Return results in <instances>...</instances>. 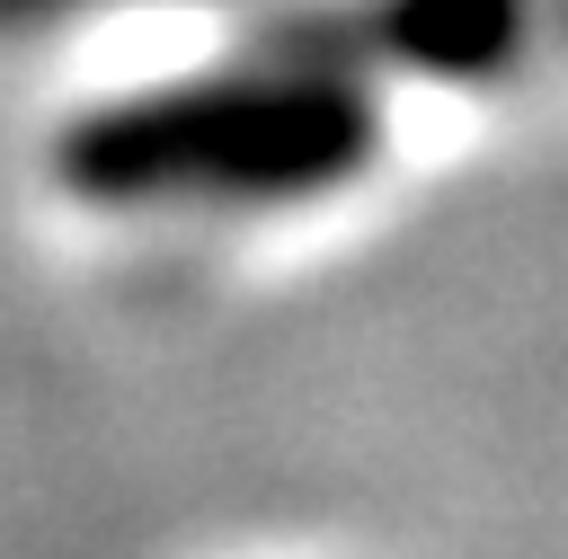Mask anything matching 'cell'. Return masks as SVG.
Returning <instances> with one entry per match:
<instances>
[{
  "instance_id": "cell-3",
  "label": "cell",
  "mask_w": 568,
  "mask_h": 559,
  "mask_svg": "<svg viewBox=\"0 0 568 559\" xmlns=\"http://www.w3.org/2000/svg\"><path fill=\"white\" fill-rule=\"evenodd\" d=\"M71 9H89V0H0V27H53Z\"/></svg>"
},
{
  "instance_id": "cell-2",
  "label": "cell",
  "mask_w": 568,
  "mask_h": 559,
  "mask_svg": "<svg viewBox=\"0 0 568 559\" xmlns=\"http://www.w3.org/2000/svg\"><path fill=\"white\" fill-rule=\"evenodd\" d=\"M266 44L320 53L346 71H399L435 89H488L532 44V0H328L302 18H275Z\"/></svg>"
},
{
  "instance_id": "cell-1",
  "label": "cell",
  "mask_w": 568,
  "mask_h": 559,
  "mask_svg": "<svg viewBox=\"0 0 568 559\" xmlns=\"http://www.w3.org/2000/svg\"><path fill=\"white\" fill-rule=\"evenodd\" d=\"M53 177L98 213H284L382 160V98L320 53H248L53 124Z\"/></svg>"
},
{
  "instance_id": "cell-4",
  "label": "cell",
  "mask_w": 568,
  "mask_h": 559,
  "mask_svg": "<svg viewBox=\"0 0 568 559\" xmlns=\"http://www.w3.org/2000/svg\"><path fill=\"white\" fill-rule=\"evenodd\" d=\"M89 9H106V0H89Z\"/></svg>"
}]
</instances>
